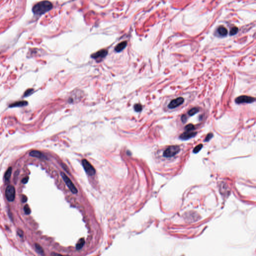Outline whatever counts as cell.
Masks as SVG:
<instances>
[{
  "label": "cell",
  "instance_id": "2e32d148",
  "mask_svg": "<svg viewBox=\"0 0 256 256\" xmlns=\"http://www.w3.org/2000/svg\"><path fill=\"white\" fill-rule=\"evenodd\" d=\"M35 248H36V250H37V251L39 253H40V254H42V255L44 254V250H43V248L40 245H39L38 244H35Z\"/></svg>",
  "mask_w": 256,
  "mask_h": 256
},
{
  "label": "cell",
  "instance_id": "603a6c76",
  "mask_svg": "<svg viewBox=\"0 0 256 256\" xmlns=\"http://www.w3.org/2000/svg\"><path fill=\"white\" fill-rule=\"evenodd\" d=\"M213 136V135L212 133H210L209 134H208L207 136L206 137V139L205 140V142H208V141H209L210 140H211Z\"/></svg>",
  "mask_w": 256,
  "mask_h": 256
},
{
  "label": "cell",
  "instance_id": "7c38bea8",
  "mask_svg": "<svg viewBox=\"0 0 256 256\" xmlns=\"http://www.w3.org/2000/svg\"><path fill=\"white\" fill-rule=\"evenodd\" d=\"M30 155L32 157L38 158H42L44 157L42 153L38 151H33L31 152L30 153Z\"/></svg>",
  "mask_w": 256,
  "mask_h": 256
},
{
  "label": "cell",
  "instance_id": "3957f363",
  "mask_svg": "<svg viewBox=\"0 0 256 256\" xmlns=\"http://www.w3.org/2000/svg\"><path fill=\"white\" fill-rule=\"evenodd\" d=\"M82 164L86 173L89 176H92L95 174L96 170L93 166L86 159L82 160Z\"/></svg>",
  "mask_w": 256,
  "mask_h": 256
},
{
  "label": "cell",
  "instance_id": "d6986e66",
  "mask_svg": "<svg viewBox=\"0 0 256 256\" xmlns=\"http://www.w3.org/2000/svg\"><path fill=\"white\" fill-rule=\"evenodd\" d=\"M238 28L236 27H233V28H232L230 30V36H233V35H235V34H236L237 33V32H238Z\"/></svg>",
  "mask_w": 256,
  "mask_h": 256
},
{
  "label": "cell",
  "instance_id": "4316f807",
  "mask_svg": "<svg viewBox=\"0 0 256 256\" xmlns=\"http://www.w3.org/2000/svg\"><path fill=\"white\" fill-rule=\"evenodd\" d=\"M27 201V197H26V196H23V199H22V201H23V202H26Z\"/></svg>",
  "mask_w": 256,
  "mask_h": 256
},
{
  "label": "cell",
  "instance_id": "d4e9b609",
  "mask_svg": "<svg viewBox=\"0 0 256 256\" xmlns=\"http://www.w3.org/2000/svg\"><path fill=\"white\" fill-rule=\"evenodd\" d=\"M28 180H29V178H28V177H26V178H24L22 180V182H23V183H24V184H26V183H27L28 182Z\"/></svg>",
  "mask_w": 256,
  "mask_h": 256
},
{
  "label": "cell",
  "instance_id": "4fadbf2b",
  "mask_svg": "<svg viewBox=\"0 0 256 256\" xmlns=\"http://www.w3.org/2000/svg\"><path fill=\"white\" fill-rule=\"evenodd\" d=\"M27 105V102H25V101H20V102H18L12 104V105H10V107H22L26 105Z\"/></svg>",
  "mask_w": 256,
  "mask_h": 256
},
{
  "label": "cell",
  "instance_id": "6da1fadb",
  "mask_svg": "<svg viewBox=\"0 0 256 256\" xmlns=\"http://www.w3.org/2000/svg\"><path fill=\"white\" fill-rule=\"evenodd\" d=\"M53 7V6L50 2L42 1L33 7V12L37 15H43L52 10Z\"/></svg>",
  "mask_w": 256,
  "mask_h": 256
},
{
  "label": "cell",
  "instance_id": "9c48e42d",
  "mask_svg": "<svg viewBox=\"0 0 256 256\" xmlns=\"http://www.w3.org/2000/svg\"><path fill=\"white\" fill-rule=\"evenodd\" d=\"M197 134V133L196 132H193V131L187 132V131H186L185 132L182 134L180 136L179 138H180V139H181L182 140H188L190 138H192L195 137Z\"/></svg>",
  "mask_w": 256,
  "mask_h": 256
},
{
  "label": "cell",
  "instance_id": "cb8c5ba5",
  "mask_svg": "<svg viewBox=\"0 0 256 256\" xmlns=\"http://www.w3.org/2000/svg\"><path fill=\"white\" fill-rule=\"evenodd\" d=\"M182 121L183 123H185L186 122L187 120V118L186 116V115H183L182 116Z\"/></svg>",
  "mask_w": 256,
  "mask_h": 256
},
{
  "label": "cell",
  "instance_id": "7402d4cb",
  "mask_svg": "<svg viewBox=\"0 0 256 256\" xmlns=\"http://www.w3.org/2000/svg\"><path fill=\"white\" fill-rule=\"evenodd\" d=\"M24 211H25V214H27V215L30 214V213H31V210H30V207H29V206L28 205H26L24 207Z\"/></svg>",
  "mask_w": 256,
  "mask_h": 256
},
{
  "label": "cell",
  "instance_id": "5b68a950",
  "mask_svg": "<svg viewBox=\"0 0 256 256\" xmlns=\"http://www.w3.org/2000/svg\"><path fill=\"white\" fill-rule=\"evenodd\" d=\"M16 191L15 187L11 185L7 187L5 191V195L7 200L10 202H13L15 199Z\"/></svg>",
  "mask_w": 256,
  "mask_h": 256
},
{
  "label": "cell",
  "instance_id": "44dd1931",
  "mask_svg": "<svg viewBox=\"0 0 256 256\" xmlns=\"http://www.w3.org/2000/svg\"><path fill=\"white\" fill-rule=\"evenodd\" d=\"M203 148V145L202 144H199L197 145L196 147H195V148L193 150V153H197L200 151L202 148Z\"/></svg>",
  "mask_w": 256,
  "mask_h": 256
},
{
  "label": "cell",
  "instance_id": "ffe728a7",
  "mask_svg": "<svg viewBox=\"0 0 256 256\" xmlns=\"http://www.w3.org/2000/svg\"><path fill=\"white\" fill-rule=\"evenodd\" d=\"M134 107V109H135V111L138 112H141L143 109L142 106L140 104H136V105H135Z\"/></svg>",
  "mask_w": 256,
  "mask_h": 256
},
{
  "label": "cell",
  "instance_id": "ba28073f",
  "mask_svg": "<svg viewBox=\"0 0 256 256\" xmlns=\"http://www.w3.org/2000/svg\"><path fill=\"white\" fill-rule=\"evenodd\" d=\"M108 51L107 50L103 49L95 53H94L93 54L91 55V57L95 59L104 58L108 55Z\"/></svg>",
  "mask_w": 256,
  "mask_h": 256
},
{
  "label": "cell",
  "instance_id": "30bf717a",
  "mask_svg": "<svg viewBox=\"0 0 256 256\" xmlns=\"http://www.w3.org/2000/svg\"><path fill=\"white\" fill-rule=\"evenodd\" d=\"M127 45V41L122 42L117 45L115 48V50L117 52H120L122 51V50H123L125 48Z\"/></svg>",
  "mask_w": 256,
  "mask_h": 256
},
{
  "label": "cell",
  "instance_id": "7a4b0ae2",
  "mask_svg": "<svg viewBox=\"0 0 256 256\" xmlns=\"http://www.w3.org/2000/svg\"><path fill=\"white\" fill-rule=\"evenodd\" d=\"M180 151V148L178 146H171L168 147L164 152L163 155L167 158L175 156Z\"/></svg>",
  "mask_w": 256,
  "mask_h": 256
},
{
  "label": "cell",
  "instance_id": "ac0fdd59",
  "mask_svg": "<svg viewBox=\"0 0 256 256\" xmlns=\"http://www.w3.org/2000/svg\"><path fill=\"white\" fill-rule=\"evenodd\" d=\"M185 129L186 131H187V132H192L195 129V128L193 125L190 124L187 125L185 128Z\"/></svg>",
  "mask_w": 256,
  "mask_h": 256
},
{
  "label": "cell",
  "instance_id": "e0dca14e",
  "mask_svg": "<svg viewBox=\"0 0 256 256\" xmlns=\"http://www.w3.org/2000/svg\"><path fill=\"white\" fill-rule=\"evenodd\" d=\"M199 111V108H192V109H191V110H189V111L188 112V114L190 116H193L195 114L197 113Z\"/></svg>",
  "mask_w": 256,
  "mask_h": 256
},
{
  "label": "cell",
  "instance_id": "8992f818",
  "mask_svg": "<svg viewBox=\"0 0 256 256\" xmlns=\"http://www.w3.org/2000/svg\"><path fill=\"white\" fill-rule=\"evenodd\" d=\"M255 101V99L254 98L248 96H241L235 99V102L237 104L252 103Z\"/></svg>",
  "mask_w": 256,
  "mask_h": 256
},
{
  "label": "cell",
  "instance_id": "484cf974",
  "mask_svg": "<svg viewBox=\"0 0 256 256\" xmlns=\"http://www.w3.org/2000/svg\"><path fill=\"white\" fill-rule=\"evenodd\" d=\"M52 256H64V255H62L61 254H58V253H52Z\"/></svg>",
  "mask_w": 256,
  "mask_h": 256
},
{
  "label": "cell",
  "instance_id": "277c9868",
  "mask_svg": "<svg viewBox=\"0 0 256 256\" xmlns=\"http://www.w3.org/2000/svg\"><path fill=\"white\" fill-rule=\"evenodd\" d=\"M61 176H62L64 182H65L66 184L69 188V189L71 190V191L74 194L77 193L78 190H77V188H76V187L75 186V185H74V184L73 183L72 181L71 180V179H70V178L63 172L61 173Z\"/></svg>",
  "mask_w": 256,
  "mask_h": 256
},
{
  "label": "cell",
  "instance_id": "52a82bcc",
  "mask_svg": "<svg viewBox=\"0 0 256 256\" xmlns=\"http://www.w3.org/2000/svg\"><path fill=\"white\" fill-rule=\"evenodd\" d=\"M184 102V99L182 97H179L173 100L168 105L169 109H174L180 105H182Z\"/></svg>",
  "mask_w": 256,
  "mask_h": 256
},
{
  "label": "cell",
  "instance_id": "9a60e30c",
  "mask_svg": "<svg viewBox=\"0 0 256 256\" xmlns=\"http://www.w3.org/2000/svg\"><path fill=\"white\" fill-rule=\"evenodd\" d=\"M11 174H12V168L10 167L7 170V171H6V172L5 173V174L4 178H5V179L6 181L9 180L10 177L11 176Z\"/></svg>",
  "mask_w": 256,
  "mask_h": 256
},
{
  "label": "cell",
  "instance_id": "8fae6325",
  "mask_svg": "<svg viewBox=\"0 0 256 256\" xmlns=\"http://www.w3.org/2000/svg\"><path fill=\"white\" fill-rule=\"evenodd\" d=\"M218 32L222 36H225L228 34V30L225 27L221 26L218 29Z\"/></svg>",
  "mask_w": 256,
  "mask_h": 256
},
{
  "label": "cell",
  "instance_id": "5bb4252c",
  "mask_svg": "<svg viewBox=\"0 0 256 256\" xmlns=\"http://www.w3.org/2000/svg\"><path fill=\"white\" fill-rule=\"evenodd\" d=\"M85 243V240L84 239H82V238L80 239L79 240V241L78 242V243H77L76 248L78 250L81 249L83 247V246H84Z\"/></svg>",
  "mask_w": 256,
  "mask_h": 256
}]
</instances>
